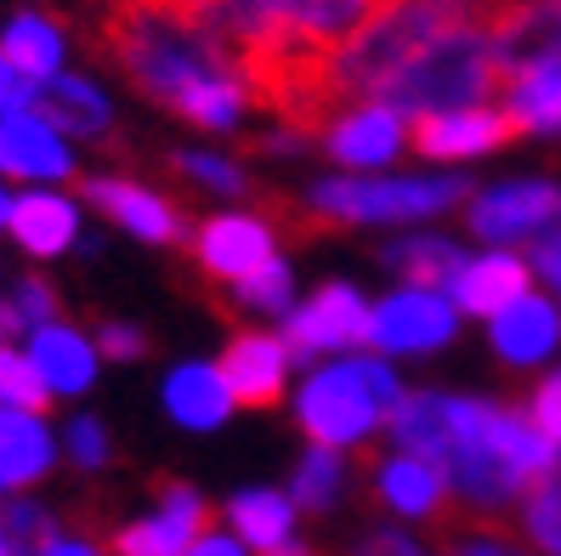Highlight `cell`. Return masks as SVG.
<instances>
[{
    "label": "cell",
    "instance_id": "obj_1",
    "mask_svg": "<svg viewBox=\"0 0 561 556\" xmlns=\"http://www.w3.org/2000/svg\"><path fill=\"white\" fill-rule=\"evenodd\" d=\"M96 46L148 103L182 114L199 131H233L250 109L233 52L182 7H159V0L108 7L96 23Z\"/></svg>",
    "mask_w": 561,
    "mask_h": 556
},
{
    "label": "cell",
    "instance_id": "obj_2",
    "mask_svg": "<svg viewBox=\"0 0 561 556\" xmlns=\"http://www.w3.org/2000/svg\"><path fill=\"white\" fill-rule=\"evenodd\" d=\"M488 12H493V0H391L357 41L335 52V63H329V103L335 109L375 103L432 41H443L448 29L477 23Z\"/></svg>",
    "mask_w": 561,
    "mask_h": 556
},
{
    "label": "cell",
    "instance_id": "obj_3",
    "mask_svg": "<svg viewBox=\"0 0 561 556\" xmlns=\"http://www.w3.org/2000/svg\"><path fill=\"white\" fill-rule=\"evenodd\" d=\"M500 7V0H493ZM488 97H500V52H493V12L477 23L448 29L443 41L425 46L409 69L391 80L375 103L398 109L409 125L425 114H454V109H477Z\"/></svg>",
    "mask_w": 561,
    "mask_h": 556
},
{
    "label": "cell",
    "instance_id": "obj_4",
    "mask_svg": "<svg viewBox=\"0 0 561 556\" xmlns=\"http://www.w3.org/2000/svg\"><path fill=\"white\" fill-rule=\"evenodd\" d=\"M398 404L403 381L386 358H341V364L312 370V381L295 398V420L312 438V449H357L386 427Z\"/></svg>",
    "mask_w": 561,
    "mask_h": 556
},
{
    "label": "cell",
    "instance_id": "obj_5",
    "mask_svg": "<svg viewBox=\"0 0 561 556\" xmlns=\"http://www.w3.org/2000/svg\"><path fill=\"white\" fill-rule=\"evenodd\" d=\"M466 177H329L307 193V211L318 227H391V222H437L448 211H466Z\"/></svg>",
    "mask_w": 561,
    "mask_h": 556
},
{
    "label": "cell",
    "instance_id": "obj_6",
    "mask_svg": "<svg viewBox=\"0 0 561 556\" xmlns=\"http://www.w3.org/2000/svg\"><path fill=\"white\" fill-rule=\"evenodd\" d=\"M466 227L482 239V250H534L545 234L561 227V182L550 177H511L471 188Z\"/></svg>",
    "mask_w": 561,
    "mask_h": 556
},
{
    "label": "cell",
    "instance_id": "obj_7",
    "mask_svg": "<svg viewBox=\"0 0 561 556\" xmlns=\"http://www.w3.org/2000/svg\"><path fill=\"white\" fill-rule=\"evenodd\" d=\"M459 336V307L443 290H391L369 307V347L380 358H425Z\"/></svg>",
    "mask_w": 561,
    "mask_h": 556
},
{
    "label": "cell",
    "instance_id": "obj_8",
    "mask_svg": "<svg viewBox=\"0 0 561 556\" xmlns=\"http://www.w3.org/2000/svg\"><path fill=\"white\" fill-rule=\"evenodd\" d=\"M153 500L159 511L142 517V522H125L114 534V551L119 556H187V545L210 534V506L199 488H187L176 477H159L153 483Z\"/></svg>",
    "mask_w": 561,
    "mask_h": 556
},
{
    "label": "cell",
    "instance_id": "obj_9",
    "mask_svg": "<svg viewBox=\"0 0 561 556\" xmlns=\"http://www.w3.org/2000/svg\"><path fill=\"white\" fill-rule=\"evenodd\" d=\"M289 358H323V352H352L369 347V302L352 284H323L307 307H295L284 324Z\"/></svg>",
    "mask_w": 561,
    "mask_h": 556
},
{
    "label": "cell",
    "instance_id": "obj_10",
    "mask_svg": "<svg viewBox=\"0 0 561 556\" xmlns=\"http://www.w3.org/2000/svg\"><path fill=\"white\" fill-rule=\"evenodd\" d=\"M273 227L267 216H205L199 234H193V268H199L210 284H244L261 268H273Z\"/></svg>",
    "mask_w": 561,
    "mask_h": 556
},
{
    "label": "cell",
    "instance_id": "obj_11",
    "mask_svg": "<svg viewBox=\"0 0 561 556\" xmlns=\"http://www.w3.org/2000/svg\"><path fill=\"white\" fill-rule=\"evenodd\" d=\"M409 143L425 159L443 166H466V159L500 154L505 143H516V125L505 120L500 103H477V109H454V114H425L409 125Z\"/></svg>",
    "mask_w": 561,
    "mask_h": 556
},
{
    "label": "cell",
    "instance_id": "obj_12",
    "mask_svg": "<svg viewBox=\"0 0 561 556\" xmlns=\"http://www.w3.org/2000/svg\"><path fill=\"white\" fill-rule=\"evenodd\" d=\"M488 341H493V352H500V364H511V370H545L550 358L561 352V302L550 296V290L534 284L505 313L488 318Z\"/></svg>",
    "mask_w": 561,
    "mask_h": 556
},
{
    "label": "cell",
    "instance_id": "obj_13",
    "mask_svg": "<svg viewBox=\"0 0 561 556\" xmlns=\"http://www.w3.org/2000/svg\"><path fill=\"white\" fill-rule=\"evenodd\" d=\"M323 148L352 171H380L409 148V120L386 103H346L323 125Z\"/></svg>",
    "mask_w": 561,
    "mask_h": 556
},
{
    "label": "cell",
    "instance_id": "obj_14",
    "mask_svg": "<svg viewBox=\"0 0 561 556\" xmlns=\"http://www.w3.org/2000/svg\"><path fill=\"white\" fill-rule=\"evenodd\" d=\"M289 347L284 336H267V330H239L221 352V381L233 392L239 409H273L284 392H289Z\"/></svg>",
    "mask_w": 561,
    "mask_h": 556
},
{
    "label": "cell",
    "instance_id": "obj_15",
    "mask_svg": "<svg viewBox=\"0 0 561 556\" xmlns=\"http://www.w3.org/2000/svg\"><path fill=\"white\" fill-rule=\"evenodd\" d=\"M85 200L103 211L108 222H119L125 234H137L148 245H182L187 239V216L176 200H164L148 182H125V177H91Z\"/></svg>",
    "mask_w": 561,
    "mask_h": 556
},
{
    "label": "cell",
    "instance_id": "obj_16",
    "mask_svg": "<svg viewBox=\"0 0 561 556\" xmlns=\"http://www.w3.org/2000/svg\"><path fill=\"white\" fill-rule=\"evenodd\" d=\"M527 290H534V268L522 250H471L448 284V302L459 307V318H493Z\"/></svg>",
    "mask_w": 561,
    "mask_h": 556
},
{
    "label": "cell",
    "instance_id": "obj_17",
    "mask_svg": "<svg viewBox=\"0 0 561 556\" xmlns=\"http://www.w3.org/2000/svg\"><path fill=\"white\" fill-rule=\"evenodd\" d=\"M500 109L516 125V137H561V52H539L505 69Z\"/></svg>",
    "mask_w": 561,
    "mask_h": 556
},
{
    "label": "cell",
    "instance_id": "obj_18",
    "mask_svg": "<svg viewBox=\"0 0 561 556\" xmlns=\"http://www.w3.org/2000/svg\"><path fill=\"white\" fill-rule=\"evenodd\" d=\"M0 177H12V182H62V177H75L69 137H57L35 109L7 114L0 120Z\"/></svg>",
    "mask_w": 561,
    "mask_h": 556
},
{
    "label": "cell",
    "instance_id": "obj_19",
    "mask_svg": "<svg viewBox=\"0 0 561 556\" xmlns=\"http://www.w3.org/2000/svg\"><path fill=\"white\" fill-rule=\"evenodd\" d=\"M375 495L386 511L414 517V522H443L448 511V477L437 461H420V454H386L375 466Z\"/></svg>",
    "mask_w": 561,
    "mask_h": 556
},
{
    "label": "cell",
    "instance_id": "obj_20",
    "mask_svg": "<svg viewBox=\"0 0 561 556\" xmlns=\"http://www.w3.org/2000/svg\"><path fill=\"white\" fill-rule=\"evenodd\" d=\"M57 461V438L41 415L23 409H0V500L35 488Z\"/></svg>",
    "mask_w": 561,
    "mask_h": 556
},
{
    "label": "cell",
    "instance_id": "obj_21",
    "mask_svg": "<svg viewBox=\"0 0 561 556\" xmlns=\"http://www.w3.org/2000/svg\"><path fill=\"white\" fill-rule=\"evenodd\" d=\"M35 114L57 131V137H80V143H96V137H108V131H114L108 97L96 91L91 80H80V75H51V80H41Z\"/></svg>",
    "mask_w": 561,
    "mask_h": 556
},
{
    "label": "cell",
    "instance_id": "obj_22",
    "mask_svg": "<svg viewBox=\"0 0 561 556\" xmlns=\"http://www.w3.org/2000/svg\"><path fill=\"white\" fill-rule=\"evenodd\" d=\"M7 227H12V239L28 250V256H41V261H51V256H62V250H75V234H80V211L62 200V193H46V188H35V193H18L12 200V211H7Z\"/></svg>",
    "mask_w": 561,
    "mask_h": 556
},
{
    "label": "cell",
    "instance_id": "obj_23",
    "mask_svg": "<svg viewBox=\"0 0 561 556\" xmlns=\"http://www.w3.org/2000/svg\"><path fill=\"white\" fill-rule=\"evenodd\" d=\"M164 409L187 432H216L233 415V392H227L216 364H176L164 375Z\"/></svg>",
    "mask_w": 561,
    "mask_h": 556
},
{
    "label": "cell",
    "instance_id": "obj_24",
    "mask_svg": "<svg viewBox=\"0 0 561 556\" xmlns=\"http://www.w3.org/2000/svg\"><path fill=\"white\" fill-rule=\"evenodd\" d=\"M28 364L41 370L51 398H75V392H85L96 381V347L80 330H69V324H46L28 341Z\"/></svg>",
    "mask_w": 561,
    "mask_h": 556
},
{
    "label": "cell",
    "instance_id": "obj_25",
    "mask_svg": "<svg viewBox=\"0 0 561 556\" xmlns=\"http://www.w3.org/2000/svg\"><path fill=\"white\" fill-rule=\"evenodd\" d=\"M466 256L471 250H459L443 234H403V239H391L380 250V261L403 279V290H443V296H448V284H454V273H459Z\"/></svg>",
    "mask_w": 561,
    "mask_h": 556
},
{
    "label": "cell",
    "instance_id": "obj_26",
    "mask_svg": "<svg viewBox=\"0 0 561 556\" xmlns=\"http://www.w3.org/2000/svg\"><path fill=\"white\" fill-rule=\"evenodd\" d=\"M227 522H233V534L244 545L278 551V545H289V529H295V500L278 495V488H244L227 506Z\"/></svg>",
    "mask_w": 561,
    "mask_h": 556
},
{
    "label": "cell",
    "instance_id": "obj_27",
    "mask_svg": "<svg viewBox=\"0 0 561 556\" xmlns=\"http://www.w3.org/2000/svg\"><path fill=\"white\" fill-rule=\"evenodd\" d=\"M0 57L23 69L28 80H51L62 75V29L41 12H23L7 23V35H0Z\"/></svg>",
    "mask_w": 561,
    "mask_h": 556
},
{
    "label": "cell",
    "instance_id": "obj_28",
    "mask_svg": "<svg viewBox=\"0 0 561 556\" xmlns=\"http://www.w3.org/2000/svg\"><path fill=\"white\" fill-rule=\"evenodd\" d=\"M341 488H346V461H341V449H307V461L295 466L289 500L307 506V511H329V506H341Z\"/></svg>",
    "mask_w": 561,
    "mask_h": 556
},
{
    "label": "cell",
    "instance_id": "obj_29",
    "mask_svg": "<svg viewBox=\"0 0 561 556\" xmlns=\"http://www.w3.org/2000/svg\"><path fill=\"white\" fill-rule=\"evenodd\" d=\"M46 404H51V392H46L41 370L28 364V352H18L12 341H0V409L41 415Z\"/></svg>",
    "mask_w": 561,
    "mask_h": 556
},
{
    "label": "cell",
    "instance_id": "obj_30",
    "mask_svg": "<svg viewBox=\"0 0 561 556\" xmlns=\"http://www.w3.org/2000/svg\"><path fill=\"white\" fill-rule=\"evenodd\" d=\"M159 7L193 12L227 52H239V46L250 41V29H255V0H159Z\"/></svg>",
    "mask_w": 561,
    "mask_h": 556
},
{
    "label": "cell",
    "instance_id": "obj_31",
    "mask_svg": "<svg viewBox=\"0 0 561 556\" xmlns=\"http://www.w3.org/2000/svg\"><path fill=\"white\" fill-rule=\"evenodd\" d=\"M522 540L539 556H561V477L539 483L534 495L522 500Z\"/></svg>",
    "mask_w": 561,
    "mask_h": 556
},
{
    "label": "cell",
    "instance_id": "obj_32",
    "mask_svg": "<svg viewBox=\"0 0 561 556\" xmlns=\"http://www.w3.org/2000/svg\"><path fill=\"white\" fill-rule=\"evenodd\" d=\"M0 540H7L18 556H41L46 540H57V522L51 511H41L35 500H0Z\"/></svg>",
    "mask_w": 561,
    "mask_h": 556
},
{
    "label": "cell",
    "instance_id": "obj_33",
    "mask_svg": "<svg viewBox=\"0 0 561 556\" xmlns=\"http://www.w3.org/2000/svg\"><path fill=\"white\" fill-rule=\"evenodd\" d=\"M233 302H239L244 313L278 318V313H289V302H295V279H289V268H284V261H273V268H261L255 279L233 284Z\"/></svg>",
    "mask_w": 561,
    "mask_h": 556
},
{
    "label": "cell",
    "instance_id": "obj_34",
    "mask_svg": "<svg viewBox=\"0 0 561 556\" xmlns=\"http://www.w3.org/2000/svg\"><path fill=\"white\" fill-rule=\"evenodd\" d=\"M443 556H539V551L516 545L511 534L488 529V522H466V529H448L443 534Z\"/></svg>",
    "mask_w": 561,
    "mask_h": 556
},
{
    "label": "cell",
    "instance_id": "obj_35",
    "mask_svg": "<svg viewBox=\"0 0 561 556\" xmlns=\"http://www.w3.org/2000/svg\"><path fill=\"white\" fill-rule=\"evenodd\" d=\"M176 171H182L187 182L210 188V193H250L244 166H233V159H216V154H182V159H176Z\"/></svg>",
    "mask_w": 561,
    "mask_h": 556
},
{
    "label": "cell",
    "instance_id": "obj_36",
    "mask_svg": "<svg viewBox=\"0 0 561 556\" xmlns=\"http://www.w3.org/2000/svg\"><path fill=\"white\" fill-rule=\"evenodd\" d=\"M12 318H18V330H46V324H57V290L46 284V279H18V290H12Z\"/></svg>",
    "mask_w": 561,
    "mask_h": 556
},
{
    "label": "cell",
    "instance_id": "obj_37",
    "mask_svg": "<svg viewBox=\"0 0 561 556\" xmlns=\"http://www.w3.org/2000/svg\"><path fill=\"white\" fill-rule=\"evenodd\" d=\"M527 420H534V427L561 449V370H550V375H539V386L527 392Z\"/></svg>",
    "mask_w": 561,
    "mask_h": 556
},
{
    "label": "cell",
    "instance_id": "obj_38",
    "mask_svg": "<svg viewBox=\"0 0 561 556\" xmlns=\"http://www.w3.org/2000/svg\"><path fill=\"white\" fill-rule=\"evenodd\" d=\"M62 449H69V461H75V466L96 472V466L108 461V432L96 427L91 415H75V420H69V432H62Z\"/></svg>",
    "mask_w": 561,
    "mask_h": 556
},
{
    "label": "cell",
    "instance_id": "obj_39",
    "mask_svg": "<svg viewBox=\"0 0 561 556\" xmlns=\"http://www.w3.org/2000/svg\"><path fill=\"white\" fill-rule=\"evenodd\" d=\"M35 97H41V80H28L23 69H12V63L0 57V120H7V114H28V109H35Z\"/></svg>",
    "mask_w": 561,
    "mask_h": 556
},
{
    "label": "cell",
    "instance_id": "obj_40",
    "mask_svg": "<svg viewBox=\"0 0 561 556\" xmlns=\"http://www.w3.org/2000/svg\"><path fill=\"white\" fill-rule=\"evenodd\" d=\"M527 268H534V284L550 290V296L561 302V227H556V234H545L534 250H527Z\"/></svg>",
    "mask_w": 561,
    "mask_h": 556
},
{
    "label": "cell",
    "instance_id": "obj_41",
    "mask_svg": "<svg viewBox=\"0 0 561 556\" xmlns=\"http://www.w3.org/2000/svg\"><path fill=\"white\" fill-rule=\"evenodd\" d=\"M357 556H425V545H414V540L398 534V529H375L369 540L357 545Z\"/></svg>",
    "mask_w": 561,
    "mask_h": 556
},
{
    "label": "cell",
    "instance_id": "obj_42",
    "mask_svg": "<svg viewBox=\"0 0 561 556\" xmlns=\"http://www.w3.org/2000/svg\"><path fill=\"white\" fill-rule=\"evenodd\" d=\"M96 352H103V358H142L148 352V336H137L130 324H108L103 341H96Z\"/></svg>",
    "mask_w": 561,
    "mask_h": 556
},
{
    "label": "cell",
    "instance_id": "obj_43",
    "mask_svg": "<svg viewBox=\"0 0 561 556\" xmlns=\"http://www.w3.org/2000/svg\"><path fill=\"white\" fill-rule=\"evenodd\" d=\"M187 556H250L239 534H199L187 545Z\"/></svg>",
    "mask_w": 561,
    "mask_h": 556
},
{
    "label": "cell",
    "instance_id": "obj_44",
    "mask_svg": "<svg viewBox=\"0 0 561 556\" xmlns=\"http://www.w3.org/2000/svg\"><path fill=\"white\" fill-rule=\"evenodd\" d=\"M41 556H103V551L85 545V540H62V534H57V540H46V545H41Z\"/></svg>",
    "mask_w": 561,
    "mask_h": 556
},
{
    "label": "cell",
    "instance_id": "obj_45",
    "mask_svg": "<svg viewBox=\"0 0 561 556\" xmlns=\"http://www.w3.org/2000/svg\"><path fill=\"white\" fill-rule=\"evenodd\" d=\"M18 336V318H12V307H0V341H12Z\"/></svg>",
    "mask_w": 561,
    "mask_h": 556
},
{
    "label": "cell",
    "instance_id": "obj_46",
    "mask_svg": "<svg viewBox=\"0 0 561 556\" xmlns=\"http://www.w3.org/2000/svg\"><path fill=\"white\" fill-rule=\"evenodd\" d=\"M261 556H312V551H307V545H295V540H289V545H278V551H261Z\"/></svg>",
    "mask_w": 561,
    "mask_h": 556
},
{
    "label": "cell",
    "instance_id": "obj_47",
    "mask_svg": "<svg viewBox=\"0 0 561 556\" xmlns=\"http://www.w3.org/2000/svg\"><path fill=\"white\" fill-rule=\"evenodd\" d=\"M7 211H12V200H7V188H0V222H7Z\"/></svg>",
    "mask_w": 561,
    "mask_h": 556
},
{
    "label": "cell",
    "instance_id": "obj_48",
    "mask_svg": "<svg viewBox=\"0 0 561 556\" xmlns=\"http://www.w3.org/2000/svg\"><path fill=\"white\" fill-rule=\"evenodd\" d=\"M0 556H18V551H12V545H7V540H0Z\"/></svg>",
    "mask_w": 561,
    "mask_h": 556
},
{
    "label": "cell",
    "instance_id": "obj_49",
    "mask_svg": "<svg viewBox=\"0 0 561 556\" xmlns=\"http://www.w3.org/2000/svg\"><path fill=\"white\" fill-rule=\"evenodd\" d=\"M108 7H130V0H108Z\"/></svg>",
    "mask_w": 561,
    "mask_h": 556
}]
</instances>
